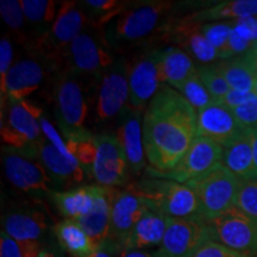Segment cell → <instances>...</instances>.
<instances>
[{
  "label": "cell",
  "mask_w": 257,
  "mask_h": 257,
  "mask_svg": "<svg viewBox=\"0 0 257 257\" xmlns=\"http://www.w3.org/2000/svg\"><path fill=\"white\" fill-rule=\"evenodd\" d=\"M0 257H24L19 243L4 231L0 234Z\"/></svg>",
  "instance_id": "b9f144b4"
},
{
  "label": "cell",
  "mask_w": 257,
  "mask_h": 257,
  "mask_svg": "<svg viewBox=\"0 0 257 257\" xmlns=\"http://www.w3.org/2000/svg\"><path fill=\"white\" fill-rule=\"evenodd\" d=\"M163 50L147 51L130 67L128 88H130V107L142 111L155 96L162 82L161 61Z\"/></svg>",
  "instance_id": "30bf717a"
},
{
  "label": "cell",
  "mask_w": 257,
  "mask_h": 257,
  "mask_svg": "<svg viewBox=\"0 0 257 257\" xmlns=\"http://www.w3.org/2000/svg\"><path fill=\"white\" fill-rule=\"evenodd\" d=\"M43 79L44 69L38 61L34 59L18 61L11 67L6 76L2 100H4V94L9 101L25 100L40 87Z\"/></svg>",
  "instance_id": "ac0fdd59"
},
{
  "label": "cell",
  "mask_w": 257,
  "mask_h": 257,
  "mask_svg": "<svg viewBox=\"0 0 257 257\" xmlns=\"http://www.w3.org/2000/svg\"><path fill=\"white\" fill-rule=\"evenodd\" d=\"M221 163L242 181L257 178L249 131L229 146L224 147Z\"/></svg>",
  "instance_id": "4316f807"
},
{
  "label": "cell",
  "mask_w": 257,
  "mask_h": 257,
  "mask_svg": "<svg viewBox=\"0 0 257 257\" xmlns=\"http://www.w3.org/2000/svg\"><path fill=\"white\" fill-rule=\"evenodd\" d=\"M121 257H157L155 252H148L144 250H130V251H124Z\"/></svg>",
  "instance_id": "7dc6e473"
},
{
  "label": "cell",
  "mask_w": 257,
  "mask_h": 257,
  "mask_svg": "<svg viewBox=\"0 0 257 257\" xmlns=\"http://www.w3.org/2000/svg\"><path fill=\"white\" fill-rule=\"evenodd\" d=\"M172 6L170 2H154L125 9L106 24L105 44L118 48L142 41L155 31L161 21L169 14Z\"/></svg>",
  "instance_id": "3957f363"
},
{
  "label": "cell",
  "mask_w": 257,
  "mask_h": 257,
  "mask_svg": "<svg viewBox=\"0 0 257 257\" xmlns=\"http://www.w3.org/2000/svg\"><path fill=\"white\" fill-rule=\"evenodd\" d=\"M194 74H197L194 61L184 50L178 47H169L163 50L161 61L162 82H168L170 87L179 91Z\"/></svg>",
  "instance_id": "83f0119b"
},
{
  "label": "cell",
  "mask_w": 257,
  "mask_h": 257,
  "mask_svg": "<svg viewBox=\"0 0 257 257\" xmlns=\"http://www.w3.org/2000/svg\"><path fill=\"white\" fill-rule=\"evenodd\" d=\"M213 242V234L205 219L167 218V230L157 257H194L205 244Z\"/></svg>",
  "instance_id": "8992f818"
},
{
  "label": "cell",
  "mask_w": 257,
  "mask_h": 257,
  "mask_svg": "<svg viewBox=\"0 0 257 257\" xmlns=\"http://www.w3.org/2000/svg\"><path fill=\"white\" fill-rule=\"evenodd\" d=\"M0 15L6 25L14 31H21L25 22V16L22 3L18 0H2Z\"/></svg>",
  "instance_id": "d590c367"
},
{
  "label": "cell",
  "mask_w": 257,
  "mask_h": 257,
  "mask_svg": "<svg viewBox=\"0 0 257 257\" xmlns=\"http://www.w3.org/2000/svg\"><path fill=\"white\" fill-rule=\"evenodd\" d=\"M64 141L70 153L85 170L86 175L92 178L93 166L96 159L95 135L91 134V131H88L87 128H82V130L66 135Z\"/></svg>",
  "instance_id": "f546056e"
},
{
  "label": "cell",
  "mask_w": 257,
  "mask_h": 257,
  "mask_svg": "<svg viewBox=\"0 0 257 257\" xmlns=\"http://www.w3.org/2000/svg\"><path fill=\"white\" fill-rule=\"evenodd\" d=\"M38 161H41L56 186L78 185L85 179L86 173L80 163L64 157L46 137H42L38 143Z\"/></svg>",
  "instance_id": "44dd1931"
},
{
  "label": "cell",
  "mask_w": 257,
  "mask_h": 257,
  "mask_svg": "<svg viewBox=\"0 0 257 257\" xmlns=\"http://www.w3.org/2000/svg\"><path fill=\"white\" fill-rule=\"evenodd\" d=\"M12 57H14V49H12L11 41L8 37H3L0 41V88L2 94L5 91L6 76L11 69Z\"/></svg>",
  "instance_id": "ab89813d"
},
{
  "label": "cell",
  "mask_w": 257,
  "mask_h": 257,
  "mask_svg": "<svg viewBox=\"0 0 257 257\" xmlns=\"http://www.w3.org/2000/svg\"><path fill=\"white\" fill-rule=\"evenodd\" d=\"M126 189L142 199L150 211L157 212L167 218L204 219L197 194L186 184L166 179L148 178L128 185Z\"/></svg>",
  "instance_id": "7a4b0ae2"
},
{
  "label": "cell",
  "mask_w": 257,
  "mask_h": 257,
  "mask_svg": "<svg viewBox=\"0 0 257 257\" xmlns=\"http://www.w3.org/2000/svg\"><path fill=\"white\" fill-rule=\"evenodd\" d=\"M253 93L255 92H238L231 89V91L224 96V99L220 102L232 110V108L238 107V106L245 104L246 101L250 100V98L253 95Z\"/></svg>",
  "instance_id": "7bdbcfd3"
},
{
  "label": "cell",
  "mask_w": 257,
  "mask_h": 257,
  "mask_svg": "<svg viewBox=\"0 0 257 257\" xmlns=\"http://www.w3.org/2000/svg\"><path fill=\"white\" fill-rule=\"evenodd\" d=\"M107 188L111 202V230L107 239L124 251L128 234L149 208L144 205L142 199L128 189L119 191L117 188Z\"/></svg>",
  "instance_id": "7c38bea8"
},
{
  "label": "cell",
  "mask_w": 257,
  "mask_h": 257,
  "mask_svg": "<svg viewBox=\"0 0 257 257\" xmlns=\"http://www.w3.org/2000/svg\"><path fill=\"white\" fill-rule=\"evenodd\" d=\"M128 68L123 59L114 63L101 76L96 101V115L99 120H107L125 110L130 99L128 88Z\"/></svg>",
  "instance_id": "4fadbf2b"
},
{
  "label": "cell",
  "mask_w": 257,
  "mask_h": 257,
  "mask_svg": "<svg viewBox=\"0 0 257 257\" xmlns=\"http://www.w3.org/2000/svg\"><path fill=\"white\" fill-rule=\"evenodd\" d=\"M224 148L219 144L205 137H197L191 148L178 166L168 172H160L152 167L146 169V175L153 179H166L179 184L201 178L221 163Z\"/></svg>",
  "instance_id": "5b68a950"
},
{
  "label": "cell",
  "mask_w": 257,
  "mask_h": 257,
  "mask_svg": "<svg viewBox=\"0 0 257 257\" xmlns=\"http://www.w3.org/2000/svg\"><path fill=\"white\" fill-rule=\"evenodd\" d=\"M245 55L248 56V59H249V61H250V63H251V66H252L253 72H255L256 76H257V53H253V51L249 50L248 53L245 54Z\"/></svg>",
  "instance_id": "c3c4849f"
},
{
  "label": "cell",
  "mask_w": 257,
  "mask_h": 257,
  "mask_svg": "<svg viewBox=\"0 0 257 257\" xmlns=\"http://www.w3.org/2000/svg\"><path fill=\"white\" fill-rule=\"evenodd\" d=\"M250 50H251V51H253V53H257V41L255 42V43H253V44H252V47H251V48H250Z\"/></svg>",
  "instance_id": "681fc988"
},
{
  "label": "cell",
  "mask_w": 257,
  "mask_h": 257,
  "mask_svg": "<svg viewBox=\"0 0 257 257\" xmlns=\"http://www.w3.org/2000/svg\"><path fill=\"white\" fill-rule=\"evenodd\" d=\"M53 231L60 248L70 256L88 257L98 249L76 220H61L54 225Z\"/></svg>",
  "instance_id": "484cf974"
},
{
  "label": "cell",
  "mask_w": 257,
  "mask_h": 257,
  "mask_svg": "<svg viewBox=\"0 0 257 257\" xmlns=\"http://www.w3.org/2000/svg\"><path fill=\"white\" fill-rule=\"evenodd\" d=\"M87 24V18L75 2H64L60 6L55 22L47 34L42 35L37 41V50L42 51L48 59L56 61L67 55L70 43Z\"/></svg>",
  "instance_id": "ba28073f"
},
{
  "label": "cell",
  "mask_w": 257,
  "mask_h": 257,
  "mask_svg": "<svg viewBox=\"0 0 257 257\" xmlns=\"http://www.w3.org/2000/svg\"><path fill=\"white\" fill-rule=\"evenodd\" d=\"M178 92L197 111L202 110V108H205L206 106L211 105L213 102L210 93H208L207 88L205 87V85L198 76V74H194V75L191 76L181 86V88Z\"/></svg>",
  "instance_id": "836d02e7"
},
{
  "label": "cell",
  "mask_w": 257,
  "mask_h": 257,
  "mask_svg": "<svg viewBox=\"0 0 257 257\" xmlns=\"http://www.w3.org/2000/svg\"><path fill=\"white\" fill-rule=\"evenodd\" d=\"M161 34L166 41L175 43L198 62L208 64L219 59L217 50L202 34L200 23L191 22L185 17L178 18L163 25Z\"/></svg>",
  "instance_id": "9a60e30c"
},
{
  "label": "cell",
  "mask_w": 257,
  "mask_h": 257,
  "mask_svg": "<svg viewBox=\"0 0 257 257\" xmlns=\"http://www.w3.org/2000/svg\"><path fill=\"white\" fill-rule=\"evenodd\" d=\"M25 19L42 35L47 34L55 22L56 3L51 0H22Z\"/></svg>",
  "instance_id": "4dcf8cb0"
},
{
  "label": "cell",
  "mask_w": 257,
  "mask_h": 257,
  "mask_svg": "<svg viewBox=\"0 0 257 257\" xmlns=\"http://www.w3.org/2000/svg\"><path fill=\"white\" fill-rule=\"evenodd\" d=\"M96 159L92 178L102 187L115 188L127 182L128 167L124 148L113 134L95 135Z\"/></svg>",
  "instance_id": "9c48e42d"
},
{
  "label": "cell",
  "mask_w": 257,
  "mask_h": 257,
  "mask_svg": "<svg viewBox=\"0 0 257 257\" xmlns=\"http://www.w3.org/2000/svg\"><path fill=\"white\" fill-rule=\"evenodd\" d=\"M253 92L257 94V79H256V82H255V89H253Z\"/></svg>",
  "instance_id": "f907efd6"
},
{
  "label": "cell",
  "mask_w": 257,
  "mask_h": 257,
  "mask_svg": "<svg viewBox=\"0 0 257 257\" xmlns=\"http://www.w3.org/2000/svg\"><path fill=\"white\" fill-rule=\"evenodd\" d=\"M201 31L204 36L217 50L219 59L229 60L233 56L230 47V36L232 31V23L221 22V23L201 24Z\"/></svg>",
  "instance_id": "1f68e13d"
},
{
  "label": "cell",
  "mask_w": 257,
  "mask_h": 257,
  "mask_svg": "<svg viewBox=\"0 0 257 257\" xmlns=\"http://www.w3.org/2000/svg\"><path fill=\"white\" fill-rule=\"evenodd\" d=\"M217 242L249 257H257V218L233 207L208 221Z\"/></svg>",
  "instance_id": "52a82bcc"
},
{
  "label": "cell",
  "mask_w": 257,
  "mask_h": 257,
  "mask_svg": "<svg viewBox=\"0 0 257 257\" xmlns=\"http://www.w3.org/2000/svg\"><path fill=\"white\" fill-rule=\"evenodd\" d=\"M234 117L237 118L238 123L245 128V130H253L257 128V94L250 98L245 104L232 108Z\"/></svg>",
  "instance_id": "8d00e7d4"
},
{
  "label": "cell",
  "mask_w": 257,
  "mask_h": 257,
  "mask_svg": "<svg viewBox=\"0 0 257 257\" xmlns=\"http://www.w3.org/2000/svg\"><path fill=\"white\" fill-rule=\"evenodd\" d=\"M230 47H231V50H232L233 55H237V54L248 53L250 48L252 47V43L243 40V38L232 29V31H231V36H230Z\"/></svg>",
  "instance_id": "ee69618b"
},
{
  "label": "cell",
  "mask_w": 257,
  "mask_h": 257,
  "mask_svg": "<svg viewBox=\"0 0 257 257\" xmlns=\"http://www.w3.org/2000/svg\"><path fill=\"white\" fill-rule=\"evenodd\" d=\"M50 229L46 214L38 210H19L3 219V231L19 243L41 242Z\"/></svg>",
  "instance_id": "ffe728a7"
},
{
  "label": "cell",
  "mask_w": 257,
  "mask_h": 257,
  "mask_svg": "<svg viewBox=\"0 0 257 257\" xmlns=\"http://www.w3.org/2000/svg\"><path fill=\"white\" fill-rule=\"evenodd\" d=\"M56 117L64 136L85 128L87 104L81 85L75 76L66 73L57 82Z\"/></svg>",
  "instance_id": "5bb4252c"
},
{
  "label": "cell",
  "mask_w": 257,
  "mask_h": 257,
  "mask_svg": "<svg viewBox=\"0 0 257 257\" xmlns=\"http://www.w3.org/2000/svg\"><path fill=\"white\" fill-rule=\"evenodd\" d=\"M126 156L127 167L133 174H140L146 167V150L143 142L142 111L128 108L124 112L123 124L118 133Z\"/></svg>",
  "instance_id": "d6986e66"
},
{
  "label": "cell",
  "mask_w": 257,
  "mask_h": 257,
  "mask_svg": "<svg viewBox=\"0 0 257 257\" xmlns=\"http://www.w3.org/2000/svg\"><path fill=\"white\" fill-rule=\"evenodd\" d=\"M19 243V242H18ZM24 257H62L63 250L57 244H42L41 242L19 243Z\"/></svg>",
  "instance_id": "f35d334b"
},
{
  "label": "cell",
  "mask_w": 257,
  "mask_h": 257,
  "mask_svg": "<svg viewBox=\"0 0 257 257\" xmlns=\"http://www.w3.org/2000/svg\"><path fill=\"white\" fill-rule=\"evenodd\" d=\"M98 185L80 186L67 191H51L48 193L51 202L57 211L66 217V219H74L87 214L93 208Z\"/></svg>",
  "instance_id": "cb8c5ba5"
},
{
  "label": "cell",
  "mask_w": 257,
  "mask_h": 257,
  "mask_svg": "<svg viewBox=\"0 0 257 257\" xmlns=\"http://www.w3.org/2000/svg\"><path fill=\"white\" fill-rule=\"evenodd\" d=\"M3 162L6 178L21 191L48 194L56 186L49 173L37 159L8 148Z\"/></svg>",
  "instance_id": "8fae6325"
},
{
  "label": "cell",
  "mask_w": 257,
  "mask_h": 257,
  "mask_svg": "<svg viewBox=\"0 0 257 257\" xmlns=\"http://www.w3.org/2000/svg\"><path fill=\"white\" fill-rule=\"evenodd\" d=\"M198 112L176 89L161 85L143 117V142L152 168L178 166L197 138Z\"/></svg>",
  "instance_id": "6da1fadb"
},
{
  "label": "cell",
  "mask_w": 257,
  "mask_h": 257,
  "mask_svg": "<svg viewBox=\"0 0 257 257\" xmlns=\"http://www.w3.org/2000/svg\"><path fill=\"white\" fill-rule=\"evenodd\" d=\"M67 66L72 75L102 76L112 64L113 57L91 35L82 32L67 50Z\"/></svg>",
  "instance_id": "2e32d148"
},
{
  "label": "cell",
  "mask_w": 257,
  "mask_h": 257,
  "mask_svg": "<svg viewBox=\"0 0 257 257\" xmlns=\"http://www.w3.org/2000/svg\"><path fill=\"white\" fill-rule=\"evenodd\" d=\"M246 131L232 110L221 102H212L198 111L197 137L210 138L224 148L244 136Z\"/></svg>",
  "instance_id": "e0dca14e"
},
{
  "label": "cell",
  "mask_w": 257,
  "mask_h": 257,
  "mask_svg": "<svg viewBox=\"0 0 257 257\" xmlns=\"http://www.w3.org/2000/svg\"><path fill=\"white\" fill-rule=\"evenodd\" d=\"M257 17V0H230L221 2L211 8L186 15L185 18L195 23H214L221 19H243Z\"/></svg>",
  "instance_id": "d4e9b609"
},
{
  "label": "cell",
  "mask_w": 257,
  "mask_h": 257,
  "mask_svg": "<svg viewBox=\"0 0 257 257\" xmlns=\"http://www.w3.org/2000/svg\"><path fill=\"white\" fill-rule=\"evenodd\" d=\"M194 257H249L217 242H208Z\"/></svg>",
  "instance_id": "60d3db41"
},
{
  "label": "cell",
  "mask_w": 257,
  "mask_h": 257,
  "mask_svg": "<svg viewBox=\"0 0 257 257\" xmlns=\"http://www.w3.org/2000/svg\"><path fill=\"white\" fill-rule=\"evenodd\" d=\"M216 66L232 91L253 92L257 76L245 54L236 59L223 60Z\"/></svg>",
  "instance_id": "f1b7e54d"
},
{
  "label": "cell",
  "mask_w": 257,
  "mask_h": 257,
  "mask_svg": "<svg viewBox=\"0 0 257 257\" xmlns=\"http://www.w3.org/2000/svg\"><path fill=\"white\" fill-rule=\"evenodd\" d=\"M76 221L86 231L96 248L106 242L111 230V202L107 187L98 185L93 208L87 214L78 218Z\"/></svg>",
  "instance_id": "7402d4cb"
},
{
  "label": "cell",
  "mask_w": 257,
  "mask_h": 257,
  "mask_svg": "<svg viewBox=\"0 0 257 257\" xmlns=\"http://www.w3.org/2000/svg\"><path fill=\"white\" fill-rule=\"evenodd\" d=\"M236 207L249 216L257 218V178L242 181Z\"/></svg>",
  "instance_id": "e575fe53"
},
{
  "label": "cell",
  "mask_w": 257,
  "mask_h": 257,
  "mask_svg": "<svg viewBox=\"0 0 257 257\" xmlns=\"http://www.w3.org/2000/svg\"><path fill=\"white\" fill-rule=\"evenodd\" d=\"M248 131H249L250 142H251L253 161H255V167H256V173H257V128H253V130H248Z\"/></svg>",
  "instance_id": "bcb514c9"
},
{
  "label": "cell",
  "mask_w": 257,
  "mask_h": 257,
  "mask_svg": "<svg viewBox=\"0 0 257 257\" xmlns=\"http://www.w3.org/2000/svg\"><path fill=\"white\" fill-rule=\"evenodd\" d=\"M197 74L205 87L207 88L213 102H220L224 96L231 91L226 80L214 64H201L197 67Z\"/></svg>",
  "instance_id": "d6a6232c"
},
{
  "label": "cell",
  "mask_w": 257,
  "mask_h": 257,
  "mask_svg": "<svg viewBox=\"0 0 257 257\" xmlns=\"http://www.w3.org/2000/svg\"><path fill=\"white\" fill-rule=\"evenodd\" d=\"M40 124H41L42 131H43L44 137H46L47 140L49 141V142L53 144V146L55 147L64 157H67L68 160L73 161V162H78V160L74 157L73 154L70 153V150L68 149V146H67L64 138L61 137V135L57 133V130L53 126V124L48 120V118L43 115V117L40 119Z\"/></svg>",
  "instance_id": "74e56055"
},
{
  "label": "cell",
  "mask_w": 257,
  "mask_h": 257,
  "mask_svg": "<svg viewBox=\"0 0 257 257\" xmlns=\"http://www.w3.org/2000/svg\"><path fill=\"white\" fill-rule=\"evenodd\" d=\"M123 249H120L119 246L107 239L88 257H118L119 255H123Z\"/></svg>",
  "instance_id": "f6af8a7d"
},
{
  "label": "cell",
  "mask_w": 257,
  "mask_h": 257,
  "mask_svg": "<svg viewBox=\"0 0 257 257\" xmlns=\"http://www.w3.org/2000/svg\"><path fill=\"white\" fill-rule=\"evenodd\" d=\"M167 230V217L147 210L128 234L124 251L143 250L161 245Z\"/></svg>",
  "instance_id": "603a6c76"
},
{
  "label": "cell",
  "mask_w": 257,
  "mask_h": 257,
  "mask_svg": "<svg viewBox=\"0 0 257 257\" xmlns=\"http://www.w3.org/2000/svg\"><path fill=\"white\" fill-rule=\"evenodd\" d=\"M200 202L201 217L211 221L236 207L242 180L219 163L207 174L187 182Z\"/></svg>",
  "instance_id": "277c9868"
}]
</instances>
